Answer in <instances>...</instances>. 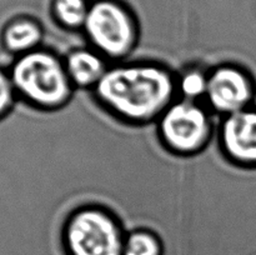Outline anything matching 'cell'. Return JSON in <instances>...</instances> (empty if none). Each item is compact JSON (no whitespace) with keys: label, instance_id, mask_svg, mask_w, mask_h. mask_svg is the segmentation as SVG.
I'll list each match as a JSON object with an SVG mask.
<instances>
[{"label":"cell","instance_id":"1","mask_svg":"<svg viewBox=\"0 0 256 255\" xmlns=\"http://www.w3.org/2000/svg\"><path fill=\"white\" fill-rule=\"evenodd\" d=\"M92 94L104 110L132 125L156 122L179 98L176 74L152 62L112 65Z\"/></svg>","mask_w":256,"mask_h":255},{"label":"cell","instance_id":"2","mask_svg":"<svg viewBox=\"0 0 256 255\" xmlns=\"http://www.w3.org/2000/svg\"><path fill=\"white\" fill-rule=\"evenodd\" d=\"M18 98L44 112H56L72 102L75 88L65 69L64 58L39 48L15 58L9 69Z\"/></svg>","mask_w":256,"mask_h":255},{"label":"cell","instance_id":"3","mask_svg":"<svg viewBox=\"0 0 256 255\" xmlns=\"http://www.w3.org/2000/svg\"><path fill=\"white\" fill-rule=\"evenodd\" d=\"M126 232L119 218L100 205L72 210L62 226L68 255H122Z\"/></svg>","mask_w":256,"mask_h":255},{"label":"cell","instance_id":"4","mask_svg":"<svg viewBox=\"0 0 256 255\" xmlns=\"http://www.w3.org/2000/svg\"><path fill=\"white\" fill-rule=\"evenodd\" d=\"M162 146L178 156L204 152L214 134L212 110L199 102L178 98L156 122Z\"/></svg>","mask_w":256,"mask_h":255},{"label":"cell","instance_id":"5","mask_svg":"<svg viewBox=\"0 0 256 255\" xmlns=\"http://www.w3.org/2000/svg\"><path fill=\"white\" fill-rule=\"evenodd\" d=\"M82 29L92 49L106 60L126 59L139 42V28L134 16L110 0H102L90 6Z\"/></svg>","mask_w":256,"mask_h":255},{"label":"cell","instance_id":"6","mask_svg":"<svg viewBox=\"0 0 256 255\" xmlns=\"http://www.w3.org/2000/svg\"><path fill=\"white\" fill-rule=\"evenodd\" d=\"M206 106L228 116L256 104V76L246 68L222 62L209 70Z\"/></svg>","mask_w":256,"mask_h":255},{"label":"cell","instance_id":"7","mask_svg":"<svg viewBox=\"0 0 256 255\" xmlns=\"http://www.w3.org/2000/svg\"><path fill=\"white\" fill-rule=\"evenodd\" d=\"M218 138L229 162L240 169L256 170V104L222 116Z\"/></svg>","mask_w":256,"mask_h":255},{"label":"cell","instance_id":"8","mask_svg":"<svg viewBox=\"0 0 256 255\" xmlns=\"http://www.w3.org/2000/svg\"><path fill=\"white\" fill-rule=\"evenodd\" d=\"M65 69L75 89L94 90L108 70L106 59L92 48H75L64 58Z\"/></svg>","mask_w":256,"mask_h":255},{"label":"cell","instance_id":"9","mask_svg":"<svg viewBox=\"0 0 256 255\" xmlns=\"http://www.w3.org/2000/svg\"><path fill=\"white\" fill-rule=\"evenodd\" d=\"M42 26L30 18H18L12 20L2 29V42L4 49L15 56H20L26 52L39 49L42 44Z\"/></svg>","mask_w":256,"mask_h":255},{"label":"cell","instance_id":"10","mask_svg":"<svg viewBox=\"0 0 256 255\" xmlns=\"http://www.w3.org/2000/svg\"><path fill=\"white\" fill-rule=\"evenodd\" d=\"M208 79L209 70L194 65L185 68L180 74H176L178 95L182 99L202 102L206 96Z\"/></svg>","mask_w":256,"mask_h":255},{"label":"cell","instance_id":"11","mask_svg":"<svg viewBox=\"0 0 256 255\" xmlns=\"http://www.w3.org/2000/svg\"><path fill=\"white\" fill-rule=\"evenodd\" d=\"M164 242L154 230L136 228L126 232L122 255H164Z\"/></svg>","mask_w":256,"mask_h":255},{"label":"cell","instance_id":"12","mask_svg":"<svg viewBox=\"0 0 256 255\" xmlns=\"http://www.w3.org/2000/svg\"><path fill=\"white\" fill-rule=\"evenodd\" d=\"M89 9L84 0H54L52 5L55 19L62 28L70 30L84 28Z\"/></svg>","mask_w":256,"mask_h":255},{"label":"cell","instance_id":"13","mask_svg":"<svg viewBox=\"0 0 256 255\" xmlns=\"http://www.w3.org/2000/svg\"><path fill=\"white\" fill-rule=\"evenodd\" d=\"M18 99L9 70L0 68V119H4L14 108Z\"/></svg>","mask_w":256,"mask_h":255}]
</instances>
